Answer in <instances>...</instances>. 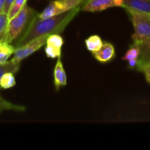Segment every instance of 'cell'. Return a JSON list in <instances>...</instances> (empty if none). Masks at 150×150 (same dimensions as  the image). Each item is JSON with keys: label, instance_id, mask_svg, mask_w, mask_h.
Masks as SVG:
<instances>
[{"label": "cell", "instance_id": "5", "mask_svg": "<svg viewBox=\"0 0 150 150\" xmlns=\"http://www.w3.org/2000/svg\"><path fill=\"white\" fill-rule=\"evenodd\" d=\"M136 45L140 48V55L136 69L141 72L145 67H150V38Z\"/></svg>", "mask_w": 150, "mask_h": 150}, {"label": "cell", "instance_id": "22", "mask_svg": "<svg viewBox=\"0 0 150 150\" xmlns=\"http://www.w3.org/2000/svg\"><path fill=\"white\" fill-rule=\"evenodd\" d=\"M13 1H14V0H6L5 5H4V13H8L9 9H10V6H11L12 3L13 2Z\"/></svg>", "mask_w": 150, "mask_h": 150}, {"label": "cell", "instance_id": "18", "mask_svg": "<svg viewBox=\"0 0 150 150\" xmlns=\"http://www.w3.org/2000/svg\"><path fill=\"white\" fill-rule=\"evenodd\" d=\"M46 45H52V46L56 47V48H62L63 44H64V40L62 38L61 35L59 34H51L48 37L46 40Z\"/></svg>", "mask_w": 150, "mask_h": 150}, {"label": "cell", "instance_id": "17", "mask_svg": "<svg viewBox=\"0 0 150 150\" xmlns=\"http://www.w3.org/2000/svg\"><path fill=\"white\" fill-rule=\"evenodd\" d=\"M140 55V48L136 44L132 43L129 46L127 51H126L124 55L122 57V60L124 61H129L133 59H138Z\"/></svg>", "mask_w": 150, "mask_h": 150}, {"label": "cell", "instance_id": "11", "mask_svg": "<svg viewBox=\"0 0 150 150\" xmlns=\"http://www.w3.org/2000/svg\"><path fill=\"white\" fill-rule=\"evenodd\" d=\"M16 47L7 42H1L0 43V64L7 62L12 54H14Z\"/></svg>", "mask_w": 150, "mask_h": 150}, {"label": "cell", "instance_id": "8", "mask_svg": "<svg viewBox=\"0 0 150 150\" xmlns=\"http://www.w3.org/2000/svg\"><path fill=\"white\" fill-rule=\"evenodd\" d=\"M67 84V76L63 67L61 59L57 58L54 68V85L56 91H58L61 87Z\"/></svg>", "mask_w": 150, "mask_h": 150}, {"label": "cell", "instance_id": "12", "mask_svg": "<svg viewBox=\"0 0 150 150\" xmlns=\"http://www.w3.org/2000/svg\"><path fill=\"white\" fill-rule=\"evenodd\" d=\"M26 110V107L24 105H16L9 102L4 99L0 94V114L5 111H13L16 112H24Z\"/></svg>", "mask_w": 150, "mask_h": 150}, {"label": "cell", "instance_id": "20", "mask_svg": "<svg viewBox=\"0 0 150 150\" xmlns=\"http://www.w3.org/2000/svg\"><path fill=\"white\" fill-rule=\"evenodd\" d=\"M141 72H143L144 74V76H145V79L146 80L147 83H149L150 84V67H145L144 70Z\"/></svg>", "mask_w": 150, "mask_h": 150}, {"label": "cell", "instance_id": "25", "mask_svg": "<svg viewBox=\"0 0 150 150\" xmlns=\"http://www.w3.org/2000/svg\"><path fill=\"white\" fill-rule=\"evenodd\" d=\"M1 41H0V43H1Z\"/></svg>", "mask_w": 150, "mask_h": 150}, {"label": "cell", "instance_id": "16", "mask_svg": "<svg viewBox=\"0 0 150 150\" xmlns=\"http://www.w3.org/2000/svg\"><path fill=\"white\" fill-rule=\"evenodd\" d=\"M8 22L7 13L4 12L0 13V41L1 42H5Z\"/></svg>", "mask_w": 150, "mask_h": 150}, {"label": "cell", "instance_id": "13", "mask_svg": "<svg viewBox=\"0 0 150 150\" xmlns=\"http://www.w3.org/2000/svg\"><path fill=\"white\" fill-rule=\"evenodd\" d=\"M16 78H15V74L13 73L8 72V73H4L0 79V87H1V89H10V88L16 86Z\"/></svg>", "mask_w": 150, "mask_h": 150}, {"label": "cell", "instance_id": "1", "mask_svg": "<svg viewBox=\"0 0 150 150\" xmlns=\"http://www.w3.org/2000/svg\"><path fill=\"white\" fill-rule=\"evenodd\" d=\"M79 10H81V6L66 13L45 19L40 18L37 13L29 23L25 32L18 40L15 47L17 48L21 46L42 35L61 33Z\"/></svg>", "mask_w": 150, "mask_h": 150}, {"label": "cell", "instance_id": "23", "mask_svg": "<svg viewBox=\"0 0 150 150\" xmlns=\"http://www.w3.org/2000/svg\"><path fill=\"white\" fill-rule=\"evenodd\" d=\"M124 1L125 0H113V3H114L115 7H123Z\"/></svg>", "mask_w": 150, "mask_h": 150}, {"label": "cell", "instance_id": "3", "mask_svg": "<svg viewBox=\"0 0 150 150\" xmlns=\"http://www.w3.org/2000/svg\"><path fill=\"white\" fill-rule=\"evenodd\" d=\"M129 13L134 27L132 40L134 44H138L150 38V14L125 9Z\"/></svg>", "mask_w": 150, "mask_h": 150}, {"label": "cell", "instance_id": "21", "mask_svg": "<svg viewBox=\"0 0 150 150\" xmlns=\"http://www.w3.org/2000/svg\"><path fill=\"white\" fill-rule=\"evenodd\" d=\"M128 62V66L130 69H136L137 65H138V59H130Z\"/></svg>", "mask_w": 150, "mask_h": 150}, {"label": "cell", "instance_id": "19", "mask_svg": "<svg viewBox=\"0 0 150 150\" xmlns=\"http://www.w3.org/2000/svg\"><path fill=\"white\" fill-rule=\"evenodd\" d=\"M62 48H56L50 45H46L45 47V54L48 58L56 59L61 57Z\"/></svg>", "mask_w": 150, "mask_h": 150}, {"label": "cell", "instance_id": "15", "mask_svg": "<svg viewBox=\"0 0 150 150\" xmlns=\"http://www.w3.org/2000/svg\"><path fill=\"white\" fill-rule=\"evenodd\" d=\"M20 64L21 63L13 62L11 60L7 61L4 64H0V79L2 75L6 73H8V72L16 74L20 68ZM0 89H1V87H0Z\"/></svg>", "mask_w": 150, "mask_h": 150}, {"label": "cell", "instance_id": "10", "mask_svg": "<svg viewBox=\"0 0 150 150\" xmlns=\"http://www.w3.org/2000/svg\"><path fill=\"white\" fill-rule=\"evenodd\" d=\"M103 42H104L102 41L101 38L97 35H91L85 40V47L88 51L91 53H94L99 51L102 46Z\"/></svg>", "mask_w": 150, "mask_h": 150}, {"label": "cell", "instance_id": "4", "mask_svg": "<svg viewBox=\"0 0 150 150\" xmlns=\"http://www.w3.org/2000/svg\"><path fill=\"white\" fill-rule=\"evenodd\" d=\"M49 35H45L38 37L28 42L27 43L16 48L15 52L13 54V57L10 60L13 62L21 63L22 60L29 57V56L38 51L41 47L44 46L46 43L47 38Z\"/></svg>", "mask_w": 150, "mask_h": 150}, {"label": "cell", "instance_id": "24", "mask_svg": "<svg viewBox=\"0 0 150 150\" xmlns=\"http://www.w3.org/2000/svg\"><path fill=\"white\" fill-rule=\"evenodd\" d=\"M6 0H0V13L4 12V5H5Z\"/></svg>", "mask_w": 150, "mask_h": 150}, {"label": "cell", "instance_id": "2", "mask_svg": "<svg viewBox=\"0 0 150 150\" xmlns=\"http://www.w3.org/2000/svg\"><path fill=\"white\" fill-rule=\"evenodd\" d=\"M36 14L37 12L33 8L26 4L14 18L9 21L5 42L12 43L19 40Z\"/></svg>", "mask_w": 150, "mask_h": 150}, {"label": "cell", "instance_id": "6", "mask_svg": "<svg viewBox=\"0 0 150 150\" xmlns=\"http://www.w3.org/2000/svg\"><path fill=\"white\" fill-rule=\"evenodd\" d=\"M115 7L113 0H86L81 10L85 12L97 13Z\"/></svg>", "mask_w": 150, "mask_h": 150}, {"label": "cell", "instance_id": "9", "mask_svg": "<svg viewBox=\"0 0 150 150\" xmlns=\"http://www.w3.org/2000/svg\"><path fill=\"white\" fill-rule=\"evenodd\" d=\"M123 7L150 14V0H125Z\"/></svg>", "mask_w": 150, "mask_h": 150}, {"label": "cell", "instance_id": "7", "mask_svg": "<svg viewBox=\"0 0 150 150\" xmlns=\"http://www.w3.org/2000/svg\"><path fill=\"white\" fill-rule=\"evenodd\" d=\"M92 54L94 58L100 63H107L115 58L116 51L113 44L108 42H104L101 48Z\"/></svg>", "mask_w": 150, "mask_h": 150}, {"label": "cell", "instance_id": "14", "mask_svg": "<svg viewBox=\"0 0 150 150\" xmlns=\"http://www.w3.org/2000/svg\"><path fill=\"white\" fill-rule=\"evenodd\" d=\"M26 2H27V0H14L7 13L8 20L10 21L13 18H14L26 5Z\"/></svg>", "mask_w": 150, "mask_h": 150}]
</instances>
